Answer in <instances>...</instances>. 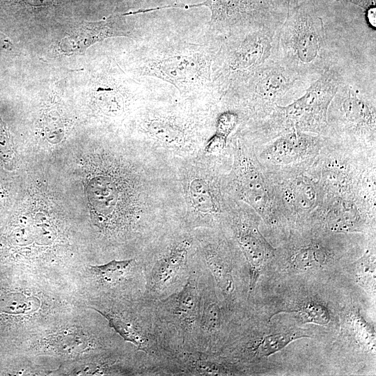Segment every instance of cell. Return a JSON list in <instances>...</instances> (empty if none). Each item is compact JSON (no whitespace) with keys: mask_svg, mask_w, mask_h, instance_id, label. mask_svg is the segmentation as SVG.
Returning a JSON list of instances; mask_svg holds the SVG:
<instances>
[{"mask_svg":"<svg viewBox=\"0 0 376 376\" xmlns=\"http://www.w3.org/2000/svg\"><path fill=\"white\" fill-rule=\"evenodd\" d=\"M93 225L130 258L182 227L184 203L173 159L127 136L92 148L84 182Z\"/></svg>","mask_w":376,"mask_h":376,"instance_id":"6da1fadb","label":"cell"},{"mask_svg":"<svg viewBox=\"0 0 376 376\" xmlns=\"http://www.w3.org/2000/svg\"><path fill=\"white\" fill-rule=\"evenodd\" d=\"M131 70L139 77L163 81L179 95L218 100L212 84V65L220 38L205 25L198 29H159L134 39Z\"/></svg>","mask_w":376,"mask_h":376,"instance_id":"7a4b0ae2","label":"cell"},{"mask_svg":"<svg viewBox=\"0 0 376 376\" xmlns=\"http://www.w3.org/2000/svg\"><path fill=\"white\" fill-rule=\"evenodd\" d=\"M221 108L215 99L183 97L177 92L148 101L129 118V137L172 158L203 150L214 133Z\"/></svg>","mask_w":376,"mask_h":376,"instance_id":"3957f363","label":"cell"},{"mask_svg":"<svg viewBox=\"0 0 376 376\" xmlns=\"http://www.w3.org/2000/svg\"><path fill=\"white\" fill-rule=\"evenodd\" d=\"M184 203L182 227L226 230L230 217V196L219 163V155L203 150L172 158Z\"/></svg>","mask_w":376,"mask_h":376,"instance_id":"277c9868","label":"cell"},{"mask_svg":"<svg viewBox=\"0 0 376 376\" xmlns=\"http://www.w3.org/2000/svg\"><path fill=\"white\" fill-rule=\"evenodd\" d=\"M274 58L313 82L333 65L324 22L311 2L286 13L276 36Z\"/></svg>","mask_w":376,"mask_h":376,"instance_id":"5b68a950","label":"cell"},{"mask_svg":"<svg viewBox=\"0 0 376 376\" xmlns=\"http://www.w3.org/2000/svg\"><path fill=\"white\" fill-rule=\"evenodd\" d=\"M281 25L242 28L219 38L212 65L213 88L219 102L274 58L276 36Z\"/></svg>","mask_w":376,"mask_h":376,"instance_id":"8992f818","label":"cell"},{"mask_svg":"<svg viewBox=\"0 0 376 376\" xmlns=\"http://www.w3.org/2000/svg\"><path fill=\"white\" fill-rule=\"evenodd\" d=\"M137 257L141 262L146 282L142 298L150 301L165 298L182 288L195 267L194 230L178 228Z\"/></svg>","mask_w":376,"mask_h":376,"instance_id":"52a82bcc","label":"cell"},{"mask_svg":"<svg viewBox=\"0 0 376 376\" xmlns=\"http://www.w3.org/2000/svg\"><path fill=\"white\" fill-rule=\"evenodd\" d=\"M200 299L197 257L194 269L180 290L151 301L165 347L174 358L183 352L198 350Z\"/></svg>","mask_w":376,"mask_h":376,"instance_id":"ba28073f","label":"cell"},{"mask_svg":"<svg viewBox=\"0 0 376 376\" xmlns=\"http://www.w3.org/2000/svg\"><path fill=\"white\" fill-rule=\"evenodd\" d=\"M344 80L341 70L331 65L311 83L300 97L286 106L275 105L267 118L260 119L261 130L286 132L323 130L327 124L331 102Z\"/></svg>","mask_w":376,"mask_h":376,"instance_id":"9c48e42d","label":"cell"},{"mask_svg":"<svg viewBox=\"0 0 376 376\" xmlns=\"http://www.w3.org/2000/svg\"><path fill=\"white\" fill-rule=\"evenodd\" d=\"M298 75L272 58L245 82L219 101L221 110L230 109L240 116V123L260 118L282 98L304 86Z\"/></svg>","mask_w":376,"mask_h":376,"instance_id":"30bf717a","label":"cell"},{"mask_svg":"<svg viewBox=\"0 0 376 376\" xmlns=\"http://www.w3.org/2000/svg\"><path fill=\"white\" fill-rule=\"evenodd\" d=\"M107 308L100 313L125 341L132 344L136 350L146 354L162 370L164 375L176 376L175 358L166 350L156 324L151 301L143 298L133 300L125 308Z\"/></svg>","mask_w":376,"mask_h":376,"instance_id":"8fae6325","label":"cell"},{"mask_svg":"<svg viewBox=\"0 0 376 376\" xmlns=\"http://www.w3.org/2000/svg\"><path fill=\"white\" fill-rule=\"evenodd\" d=\"M198 258L210 273L217 293L228 317L240 292L237 276L235 242L227 236L226 230H194Z\"/></svg>","mask_w":376,"mask_h":376,"instance_id":"7c38bea8","label":"cell"},{"mask_svg":"<svg viewBox=\"0 0 376 376\" xmlns=\"http://www.w3.org/2000/svg\"><path fill=\"white\" fill-rule=\"evenodd\" d=\"M202 6L208 8L211 13L209 22L205 24L207 31L218 38L242 28L281 25L286 15L273 0H204L182 5L178 8Z\"/></svg>","mask_w":376,"mask_h":376,"instance_id":"4fadbf2b","label":"cell"},{"mask_svg":"<svg viewBox=\"0 0 376 376\" xmlns=\"http://www.w3.org/2000/svg\"><path fill=\"white\" fill-rule=\"evenodd\" d=\"M233 162L226 177L229 195L250 206L265 220L272 218V205L263 173L246 141L238 133L232 139Z\"/></svg>","mask_w":376,"mask_h":376,"instance_id":"5bb4252c","label":"cell"},{"mask_svg":"<svg viewBox=\"0 0 376 376\" xmlns=\"http://www.w3.org/2000/svg\"><path fill=\"white\" fill-rule=\"evenodd\" d=\"M227 230L245 258L249 275V295L255 289L274 249L260 233L253 213L231 198Z\"/></svg>","mask_w":376,"mask_h":376,"instance_id":"9a60e30c","label":"cell"},{"mask_svg":"<svg viewBox=\"0 0 376 376\" xmlns=\"http://www.w3.org/2000/svg\"><path fill=\"white\" fill-rule=\"evenodd\" d=\"M198 263L201 298L198 350L220 352L227 336L228 317L217 296L210 273L198 257Z\"/></svg>","mask_w":376,"mask_h":376,"instance_id":"2e32d148","label":"cell"},{"mask_svg":"<svg viewBox=\"0 0 376 376\" xmlns=\"http://www.w3.org/2000/svg\"><path fill=\"white\" fill-rule=\"evenodd\" d=\"M125 17L116 13L101 20L82 22L60 40L59 52L66 55L80 54L91 45L109 38H138L140 33L127 22Z\"/></svg>","mask_w":376,"mask_h":376,"instance_id":"e0dca14e","label":"cell"},{"mask_svg":"<svg viewBox=\"0 0 376 376\" xmlns=\"http://www.w3.org/2000/svg\"><path fill=\"white\" fill-rule=\"evenodd\" d=\"M348 129L359 132H375V109L368 99L350 84L344 81L331 102Z\"/></svg>","mask_w":376,"mask_h":376,"instance_id":"ac0fdd59","label":"cell"},{"mask_svg":"<svg viewBox=\"0 0 376 376\" xmlns=\"http://www.w3.org/2000/svg\"><path fill=\"white\" fill-rule=\"evenodd\" d=\"M175 364L178 376L233 375L245 373L237 363L220 352H183L176 355Z\"/></svg>","mask_w":376,"mask_h":376,"instance_id":"d6986e66","label":"cell"},{"mask_svg":"<svg viewBox=\"0 0 376 376\" xmlns=\"http://www.w3.org/2000/svg\"><path fill=\"white\" fill-rule=\"evenodd\" d=\"M317 137L299 130L284 133L262 153V157L274 164H288L305 156L313 148Z\"/></svg>","mask_w":376,"mask_h":376,"instance_id":"ffe728a7","label":"cell"},{"mask_svg":"<svg viewBox=\"0 0 376 376\" xmlns=\"http://www.w3.org/2000/svg\"><path fill=\"white\" fill-rule=\"evenodd\" d=\"M327 219L328 226L335 232L357 231L359 226L357 209L347 201L336 203L328 212Z\"/></svg>","mask_w":376,"mask_h":376,"instance_id":"44dd1931","label":"cell"},{"mask_svg":"<svg viewBox=\"0 0 376 376\" xmlns=\"http://www.w3.org/2000/svg\"><path fill=\"white\" fill-rule=\"evenodd\" d=\"M328 253L318 244H311L297 249L291 258L292 266L299 271L317 269L324 265Z\"/></svg>","mask_w":376,"mask_h":376,"instance_id":"7402d4cb","label":"cell"},{"mask_svg":"<svg viewBox=\"0 0 376 376\" xmlns=\"http://www.w3.org/2000/svg\"><path fill=\"white\" fill-rule=\"evenodd\" d=\"M357 283L368 292H375V260L368 251L358 260L354 267Z\"/></svg>","mask_w":376,"mask_h":376,"instance_id":"603a6c76","label":"cell"},{"mask_svg":"<svg viewBox=\"0 0 376 376\" xmlns=\"http://www.w3.org/2000/svg\"><path fill=\"white\" fill-rule=\"evenodd\" d=\"M290 198L295 206L306 210L311 209L315 204L317 194L312 184L300 179L292 184Z\"/></svg>","mask_w":376,"mask_h":376,"instance_id":"cb8c5ba5","label":"cell"},{"mask_svg":"<svg viewBox=\"0 0 376 376\" xmlns=\"http://www.w3.org/2000/svg\"><path fill=\"white\" fill-rule=\"evenodd\" d=\"M289 313H295L301 322L306 323L324 325L331 320L329 310L324 306L315 301L306 302L299 308Z\"/></svg>","mask_w":376,"mask_h":376,"instance_id":"d4e9b609","label":"cell"},{"mask_svg":"<svg viewBox=\"0 0 376 376\" xmlns=\"http://www.w3.org/2000/svg\"><path fill=\"white\" fill-rule=\"evenodd\" d=\"M0 161L3 167L12 171L16 162V152L9 130L0 114Z\"/></svg>","mask_w":376,"mask_h":376,"instance_id":"484cf974","label":"cell"},{"mask_svg":"<svg viewBox=\"0 0 376 376\" xmlns=\"http://www.w3.org/2000/svg\"><path fill=\"white\" fill-rule=\"evenodd\" d=\"M239 123L240 116L237 112L230 109H222L215 119L214 133L228 139Z\"/></svg>","mask_w":376,"mask_h":376,"instance_id":"4316f807","label":"cell"},{"mask_svg":"<svg viewBox=\"0 0 376 376\" xmlns=\"http://www.w3.org/2000/svg\"><path fill=\"white\" fill-rule=\"evenodd\" d=\"M187 0H143L140 9L133 10L132 14H141L166 8H176Z\"/></svg>","mask_w":376,"mask_h":376,"instance_id":"83f0119b","label":"cell"},{"mask_svg":"<svg viewBox=\"0 0 376 376\" xmlns=\"http://www.w3.org/2000/svg\"><path fill=\"white\" fill-rule=\"evenodd\" d=\"M228 139L214 133L207 141L203 151L211 155H220L227 146Z\"/></svg>","mask_w":376,"mask_h":376,"instance_id":"f1b7e54d","label":"cell"},{"mask_svg":"<svg viewBox=\"0 0 376 376\" xmlns=\"http://www.w3.org/2000/svg\"><path fill=\"white\" fill-rule=\"evenodd\" d=\"M273 1L278 8L285 14L296 8L300 3L299 0H273Z\"/></svg>","mask_w":376,"mask_h":376,"instance_id":"f546056e","label":"cell"},{"mask_svg":"<svg viewBox=\"0 0 376 376\" xmlns=\"http://www.w3.org/2000/svg\"><path fill=\"white\" fill-rule=\"evenodd\" d=\"M353 3L363 8L366 13L372 8H375L376 0H336Z\"/></svg>","mask_w":376,"mask_h":376,"instance_id":"4dcf8cb0","label":"cell"},{"mask_svg":"<svg viewBox=\"0 0 376 376\" xmlns=\"http://www.w3.org/2000/svg\"><path fill=\"white\" fill-rule=\"evenodd\" d=\"M13 44L10 39L0 32V53L8 52L13 49Z\"/></svg>","mask_w":376,"mask_h":376,"instance_id":"1f68e13d","label":"cell"}]
</instances>
